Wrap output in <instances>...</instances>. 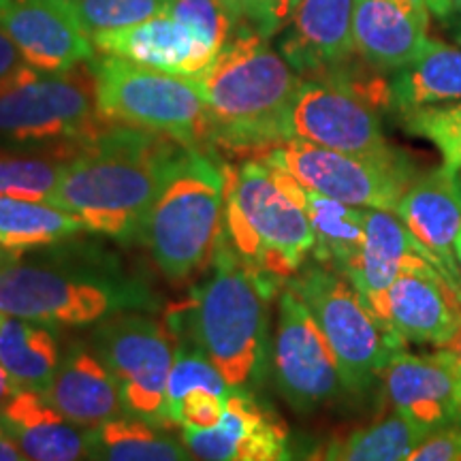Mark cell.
I'll return each mask as SVG.
<instances>
[{"instance_id":"3957f363","label":"cell","mask_w":461,"mask_h":461,"mask_svg":"<svg viewBox=\"0 0 461 461\" xmlns=\"http://www.w3.org/2000/svg\"><path fill=\"white\" fill-rule=\"evenodd\" d=\"M276 293L218 235L205 278L186 302L167 308L165 325L176 342L197 346L230 387L255 393L272 359L269 299Z\"/></svg>"},{"instance_id":"bcb514c9","label":"cell","mask_w":461,"mask_h":461,"mask_svg":"<svg viewBox=\"0 0 461 461\" xmlns=\"http://www.w3.org/2000/svg\"><path fill=\"white\" fill-rule=\"evenodd\" d=\"M51 3H65V5H73V3H77V0H51Z\"/></svg>"},{"instance_id":"30bf717a","label":"cell","mask_w":461,"mask_h":461,"mask_svg":"<svg viewBox=\"0 0 461 461\" xmlns=\"http://www.w3.org/2000/svg\"><path fill=\"white\" fill-rule=\"evenodd\" d=\"M75 71V68H73ZM45 75L0 96V141L22 148H79L109 129L95 75Z\"/></svg>"},{"instance_id":"9a60e30c","label":"cell","mask_w":461,"mask_h":461,"mask_svg":"<svg viewBox=\"0 0 461 461\" xmlns=\"http://www.w3.org/2000/svg\"><path fill=\"white\" fill-rule=\"evenodd\" d=\"M384 322L406 344L447 346L461 325V297L429 255L414 257L387 291Z\"/></svg>"},{"instance_id":"d4e9b609","label":"cell","mask_w":461,"mask_h":461,"mask_svg":"<svg viewBox=\"0 0 461 461\" xmlns=\"http://www.w3.org/2000/svg\"><path fill=\"white\" fill-rule=\"evenodd\" d=\"M393 113L461 101V48L428 39L411 65L389 73Z\"/></svg>"},{"instance_id":"277c9868","label":"cell","mask_w":461,"mask_h":461,"mask_svg":"<svg viewBox=\"0 0 461 461\" xmlns=\"http://www.w3.org/2000/svg\"><path fill=\"white\" fill-rule=\"evenodd\" d=\"M210 115V149L258 154L286 141V115L303 79L269 39L230 31L203 73L194 75Z\"/></svg>"},{"instance_id":"7dc6e473","label":"cell","mask_w":461,"mask_h":461,"mask_svg":"<svg viewBox=\"0 0 461 461\" xmlns=\"http://www.w3.org/2000/svg\"><path fill=\"white\" fill-rule=\"evenodd\" d=\"M5 436V428H3V419H0V438Z\"/></svg>"},{"instance_id":"cb8c5ba5","label":"cell","mask_w":461,"mask_h":461,"mask_svg":"<svg viewBox=\"0 0 461 461\" xmlns=\"http://www.w3.org/2000/svg\"><path fill=\"white\" fill-rule=\"evenodd\" d=\"M419 255L429 252L419 244L395 212L366 210V241L355 267L350 269L348 280L353 282L363 303L383 322L387 291L403 265Z\"/></svg>"},{"instance_id":"8d00e7d4","label":"cell","mask_w":461,"mask_h":461,"mask_svg":"<svg viewBox=\"0 0 461 461\" xmlns=\"http://www.w3.org/2000/svg\"><path fill=\"white\" fill-rule=\"evenodd\" d=\"M224 408H227V397L207 389H193L177 403L173 423L180 429H212L222 420Z\"/></svg>"},{"instance_id":"d590c367","label":"cell","mask_w":461,"mask_h":461,"mask_svg":"<svg viewBox=\"0 0 461 461\" xmlns=\"http://www.w3.org/2000/svg\"><path fill=\"white\" fill-rule=\"evenodd\" d=\"M169 14L177 22L186 24L194 32V37L216 56L233 31L221 0H176Z\"/></svg>"},{"instance_id":"e575fe53","label":"cell","mask_w":461,"mask_h":461,"mask_svg":"<svg viewBox=\"0 0 461 461\" xmlns=\"http://www.w3.org/2000/svg\"><path fill=\"white\" fill-rule=\"evenodd\" d=\"M233 31L255 32L272 39L285 31L293 11L302 0H221Z\"/></svg>"},{"instance_id":"7c38bea8","label":"cell","mask_w":461,"mask_h":461,"mask_svg":"<svg viewBox=\"0 0 461 461\" xmlns=\"http://www.w3.org/2000/svg\"><path fill=\"white\" fill-rule=\"evenodd\" d=\"M272 367L276 387L297 412L330 406L348 391L325 333L291 286L280 291Z\"/></svg>"},{"instance_id":"4316f807","label":"cell","mask_w":461,"mask_h":461,"mask_svg":"<svg viewBox=\"0 0 461 461\" xmlns=\"http://www.w3.org/2000/svg\"><path fill=\"white\" fill-rule=\"evenodd\" d=\"M60 357V342L50 325L0 312V366L17 387L48 389Z\"/></svg>"},{"instance_id":"4fadbf2b","label":"cell","mask_w":461,"mask_h":461,"mask_svg":"<svg viewBox=\"0 0 461 461\" xmlns=\"http://www.w3.org/2000/svg\"><path fill=\"white\" fill-rule=\"evenodd\" d=\"M291 140L361 158H393L403 152L389 143L376 109L319 79H303L291 103L286 141Z\"/></svg>"},{"instance_id":"44dd1931","label":"cell","mask_w":461,"mask_h":461,"mask_svg":"<svg viewBox=\"0 0 461 461\" xmlns=\"http://www.w3.org/2000/svg\"><path fill=\"white\" fill-rule=\"evenodd\" d=\"M92 43L105 56H120L137 65L186 77L203 73L216 58L214 51L205 48L194 32L171 14L120 31L101 32L92 37Z\"/></svg>"},{"instance_id":"8fae6325","label":"cell","mask_w":461,"mask_h":461,"mask_svg":"<svg viewBox=\"0 0 461 461\" xmlns=\"http://www.w3.org/2000/svg\"><path fill=\"white\" fill-rule=\"evenodd\" d=\"M258 160L291 173L305 188L367 210L395 212L419 176L406 152L393 158H361L297 140L269 148Z\"/></svg>"},{"instance_id":"83f0119b","label":"cell","mask_w":461,"mask_h":461,"mask_svg":"<svg viewBox=\"0 0 461 461\" xmlns=\"http://www.w3.org/2000/svg\"><path fill=\"white\" fill-rule=\"evenodd\" d=\"M90 455L92 461H197L171 429L126 414L90 429Z\"/></svg>"},{"instance_id":"f1b7e54d","label":"cell","mask_w":461,"mask_h":461,"mask_svg":"<svg viewBox=\"0 0 461 461\" xmlns=\"http://www.w3.org/2000/svg\"><path fill=\"white\" fill-rule=\"evenodd\" d=\"M425 438L412 420L391 411L333 442L322 461H403Z\"/></svg>"},{"instance_id":"ac0fdd59","label":"cell","mask_w":461,"mask_h":461,"mask_svg":"<svg viewBox=\"0 0 461 461\" xmlns=\"http://www.w3.org/2000/svg\"><path fill=\"white\" fill-rule=\"evenodd\" d=\"M395 214L461 297V269L455 258V240L461 229V169L440 165L419 173L408 186Z\"/></svg>"},{"instance_id":"7a4b0ae2","label":"cell","mask_w":461,"mask_h":461,"mask_svg":"<svg viewBox=\"0 0 461 461\" xmlns=\"http://www.w3.org/2000/svg\"><path fill=\"white\" fill-rule=\"evenodd\" d=\"M182 146L163 132L109 126L68 160L50 205L92 233L137 241Z\"/></svg>"},{"instance_id":"74e56055","label":"cell","mask_w":461,"mask_h":461,"mask_svg":"<svg viewBox=\"0 0 461 461\" xmlns=\"http://www.w3.org/2000/svg\"><path fill=\"white\" fill-rule=\"evenodd\" d=\"M34 68L28 65L26 58L14 43V39L0 28V96L39 79Z\"/></svg>"},{"instance_id":"9c48e42d","label":"cell","mask_w":461,"mask_h":461,"mask_svg":"<svg viewBox=\"0 0 461 461\" xmlns=\"http://www.w3.org/2000/svg\"><path fill=\"white\" fill-rule=\"evenodd\" d=\"M88 342L118 384L122 414L176 429L167 417V380L176 361V338L165 322L143 312L96 322Z\"/></svg>"},{"instance_id":"1f68e13d","label":"cell","mask_w":461,"mask_h":461,"mask_svg":"<svg viewBox=\"0 0 461 461\" xmlns=\"http://www.w3.org/2000/svg\"><path fill=\"white\" fill-rule=\"evenodd\" d=\"M173 3L176 0H77L71 9L92 39L101 32L120 31L169 14Z\"/></svg>"},{"instance_id":"ffe728a7","label":"cell","mask_w":461,"mask_h":461,"mask_svg":"<svg viewBox=\"0 0 461 461\" xmlns=\"http://www.w3.org/2000/svg\"><path fill=\"white\" fill-rule=\"evenodd\" d=\"M425 0H357L353 34L363 60L383 73L417 60L428 43Z\"/></svg>"},{"instance_id":"d6a6232c","label":"cell","mask_w":461,"mask_h":461,"mask_svg":"<svg viewBox=\"0 0 461 461\" xmlns=\"http://www.w3.org/2000/svg\"><path fill=\"white\" fill-rule=\"evenodd\" d=\"M397 122L411 135L434 143L447 165L461 169V101L402 112Z\"/></svg>"},{"instance_id":"f546056e","label":"cell","mask_w":461,"mask_h":461,"mask_svg":"<svg viewBox=\"0 0 461 461\" xmlns=\"http://www.w3.org/2000/svg\"><path fill=\"white\" fill-rule=\"evenodd\" d=\"M84 224L50 203L0 197V248L28 250L75 238Z\"/></svg>"},{"instance_id":"8992f818","label":"cell","mask_w":461,"mask_h":461,"mask_svg":"<svg viewBox=\"0 0 461 461\" xmlns=\"http://www.w3.org/2000/svg\"><path fill=\"white\" fill-rule=\"evenodd\" d=\"M221 235L265 285L280 291L314 250V229L288 199L263 160L238 169L224 163V214Z\"/></svg>"},{"instance_id":"6da1fadb","label":"cell","mask_w":461,"mask_h":461,"mask_svg":"<svg viewBox=\"0 0 461 461\" xmlns=\"http://www.w3.org/2000/svg\"><path fill=\"white\" fill-rule=\"evenodd\" d=\"M157 293L107 248L73 238L0 248V312L43 325H96L124 312H154Z\"/></svg>"},{"instance_id":"484cf974","label":"cell","mask_w":461,"mask_h":461,"mask_svg":"<svg viewBox=\"0 0 461 461\" xmlns=\"http://www.w3.org/2000/svg\"><path fill=\"white\" fill-rule=\"evenodd\" d=\"M366 210L305 188L303 212L314 229L312 261L348 278L366 241Z\"/></svg>"},{"instance_id":"d6986e66","label":"cell","mask_w":461,"mask_h":461,"mask_svg":"<svg viewBox=\"0 0 461 461\" xmlns=\"http://www.w3.org/2000/svg\"><path fill=\"white\" fill-rule=\"evenodd\" d=\"M357 0H302L282 31L280 51L302 79H321L357 51Z\"/></svg>"},{"instance_id":"4dcf8cb0","label":"cell","mask_w":461,"mask_h":461,"mask_svg":"<svg viewBox=\"0 0 461 461\" xmlns=\"http://www.w3.org/2000/svg\"><path fill=\"white\" fill-rule=\"evenodd\" d=\"M82 148V146H79ZM79 148H39L37 152L0 154V197L50 203L62 171Z\"/></svg>"},{"instance_id":"f35d334b","label":"cell","mask_w":461,"mask_h":461,"mask_svg":"<svg viewBox=\"0 0 461 461\" xmlns=\"http://www.w3.org/2000/svg\"><path fill=\"white\" fill-rule=\"evenodd\" d=\"M403 461H461V429L428 436Z\"/></svg>"},{"instance_id":"603a6c76","label":"cell","mask_w":461,"mask_h":461,"mask_svg":"<svg viewBox=\"0 0 461 461\" xmlns=\"http://www.w3.org/2000/svg\"><path fill=\"white\" fill-rule=\"evenodd\" d=\"M43 393L58 412L86 429L122 414L118 384L90 342L68 346Z\"/></svg>"},{"instance_id":"e0dca14e","label":"cell","mask_w":461,"mask_h":461,"mask_svg":"<svg viewBox=\"0 0 461 461\" xmlns=\"http://www.w3.org/2000/svg\"><path fill=\"white\" fill-rule=\"evenodd\" d=\"M0 28L37 73L65 75L95 60V43L71 5L51 0H0Z\"/></svg>"},{"instance_id":"52a82bcc","label":"cell","mask_w":461,"mask_h":461,"mask_svg":"<svg viewBox=\"0 0 461 461\" xmlns=\"http://www.w3.org/2000/svg\"><path fill=\"white\" fill-rule=\"evenodd\" d=\"M96 103L109 122L163 132L210 149V115L197 79L157 71L120 56L92 60Z\"/></svg>"},{"instance_id":"836d02e7","label":"cell","mask_w":461,"mask_h":461,"mask_svg":"<svg viewBox=\"0 0 461 461\" xmlns=\"http://www.w3.org/2000/svg\"><path fill=\"white\" fill-rule=\"evenodd\" d=\"M177 344L169 380H167V417L173 423V412L182 397L193 389H207L212 393L229 397L233 387L227 383L221 370L193 344ZM176 428V423H173Z\"/></svg>"},{"instance_id":"2e32d148","label":"cell","mask_w":461,"mask_h":461,"mask_svg":"<svg viewBox=\"0 0 461 461\" xmlns=\"http://www.w3.org/2000/svg\"><path fill=\"white\" fill-rule=\"evenodd\" d=\"M182 440L197 461H293L286 420L252 391H230L221 423L182 429Z\"/></svg>"},{"instance_id":"7402d4cb","label":"cell","mask_w":461,"mask_h":461,"mask_svg":"<svg viewBox=\"0 0 461 461\" xmlns=\"http://www.w3.org/2000/svg\"><path fill=\"white\" fill-rule=\"evenodd\" d=\"M0 419L5 436L31 461H92L90 429L58 412L43 391L20 389Z\"/></svg>"},{"instance_id":"ab89813d","label":"cell","mask_w":461,"mask_h":461,"mask_svg":"<svg viewBox=\"0 0 461 461\" xmlns=\"http://www.w3.org/2000/svg\"><path fill=\"white\" fill-rule=\"evenodd\" d=\"M0 461H31L20 448L15 447L14 440H9L7 436L0 438Z\"/></svg>"},{"instance_id":"5b68a950","label":"cell","mask_w":461,"mask_h":461,"mask_svg":"<svg viewBox=\"0 0 461 461\" xmlns=\"http://www.w3.org/2000/svg\"><path fill=\"white\" fill-rule=\"evenodd\" d=\"M224 214V163L207 148L182 146L140 230L160 274L182 282L210 263Z\"/></svg>"},{"instance_id":"c3c4849f","label":"cell","mask_w":461,"mask_h":461,"mask_svg":"<svg viewBox=\"0 0 461 461\" xmlns=\"http://www.w3.org/2000/svg\"><path fill=\"white\" fill-rule=\"evenodd\" d=\"M455 5H461V0H455Z\"/></svg>"},{"instance_id":"5bb4252c","label":"cell","mask_w":461,"mask_h":461,"mask_svg":"<svg viewBox=\"0 0 461 461\" xmlns=\"http://www.w3.org/2000/svg\"><path fill=\"white\" fill-rule=\"evenodd\" d=\"M383 380L391 408L428 436L461 429V366L447 346L423 355L400 350Z\"/></svg>"},{"instance_id":"f6af8a7d","label":"cell","mask_w":461,"mask_h":461,"mask_svg":"<svg viewBox=\"0 0 461 461\" xmlns=\"http://www.w3.org/2000/svg\"><path fill=\"white\" fill-rule=\"evenodd\" d=\"M455 258H457L459 269H461V229H459V233H457V240H455Z\"/></svg>"},{"instance_id":"b9f144b4","label":"cell","mask_w":461,"mask_h":461,"mask_svg":"<svg viewBox=\"0 0 461 461\" xmlns=\"http://www.w3.org/2000/svg\"><path fill=\"white\" fill-rule=\"evenodd\" d=\"M442 22H445V24H447L448 32L453 34L455 41L461 45V5H455L453 14L447 15V17H442Z\"/></svg>"},{"instance_id":"7bdbcfd3","label":"cell","mask_w":461,"mask_h":461,"mask_svg":"<svg viewBox=\"0 0 461 461\" xmlns=\"http://www.w3.org/2000/svg\"><path fill=\"white\" fill-rule=\"evenodd\" d=\"M425 3H428V7L434 11V14L440 17H447V15H451L453 14V9H455V0H425Z\"/></svg>"},{"instance_id":"ba28073f","label":"cell","mask_w":461,"mask_h":461,"mask_svg":"<svg viewBox=\"0 0 461 461\" xmlns=\"http://www.w3.org/2000/svg\"><path fill=\"white\" fill-rule=\"evenodd\" d=\"M286 286L302 297L325 333L348 393L370 391L406 342L363 303L353 282L325 265L305 263Z\"/></svg>"},{"instance_id":"60d3db41","label":"cell","mask_w":461,"mask_h":461,"mask_svg":"<svg viewBox=\"0 0 461 461\" xmlns=\"http://www.w3.org/2000/svg\"><path fill=\"white\" fill-rule=\"evenodd\" d=\"M17 391H20V387L14 383V378L9 376L7 370H5L3 366H0V408L7 403L11 397H14Z\"/></svg>"},{"instance_id":"ee69618b","label":"cell","mask_w":461,"mask_h":461,"mask_svg":"<svg viewBox=\"0 0 461 461\" xmlns=\"http://www.w3.org/2000/svg\"><path fill=\"white\" fill-rule=\"evenodd\" d=\"M447 348L453 350V355L457 357V361H459V366H461V325H459L457 333H455V338L447 344Z\"/></svg>"}]
</instances>
